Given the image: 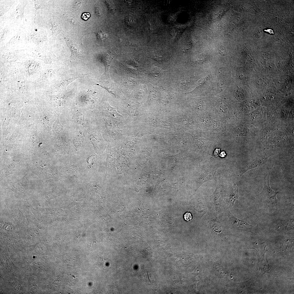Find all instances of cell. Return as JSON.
Listing matches in <instances>:
<instances>
[{"label":"cell","mask_w":294,"mask_h":294,"mask_svg":"<svg viewBox=\"0 0 294 294\" xmlns=\"http://www.w3.org/2000/svg\"><path fill=\"white\" fill-rule=\"evenodd\" d=\"M90 17V15L89 13H84L82 14L81 17L85 20H87Z\"/></svg>","instance_id":"10"},{"label":"cell","mask_w":294,"mask_h":294,"mask_svg":"<svg viewBox=\"0 0 294 294\" xmlns=\"http://www.w3.org/2000/svg\"><path fill=\"white\" fill-rule=\"evenodd\" d=\"M229 212L228 216L231 222L236 228L244 230H248L254 227V226L250 225L245 221L242 220L235 217Z\"/></svg>","instance_id":"3"},{"label":"cell","mask_w":294,"mask_h":294,"mask_svg":"<svg viewBox=\"0 0 294 294\" xmlns=\"http://www.w3.org/2000/svg\"><path fill=\"white\" fill-rule=\"evenodd\" d=\"M238 187L235 184L231 189L230 198V204L233 206L236 200L238 198Z\"/></svg>","instance_id":"5"},{"label":"cell","mask_w":294,"mask_h":294,"mask_svg":"<svg viewBox=\"0 0 294 294\" xmlns=\"http://www.w3.org/2000/svg\"><path fill=\"white\" fill-rule=\"evenodd\" d=\"M97 38L98 39L102 40L103 39L106 38V35L104 33L100 32L98 33L97 34Z\"/></svg>","instance_id":"8"},{"label":"cell","mask_w":294,"mask_h":294,"mask_svg":"<svg viewBox=\"0 0 294 294\" xmlns=\"http://www.w3.org/2000/svg\"><path fill=\"white\" fill-rule=\"evenodd\" d=\"M67 44L70 49L71 52V58H75L80 56L81 54L79 45L72 42L71 39L66 38Z\"/></svg>","instance_id":"4"},{"label":"cell","mask_w":294,"mask_h":294,"mask_svg":"<svg viewBox=\"0 0 294 294\" xmlns=\"http://www.w3.org/2000/svg\"><path fill=\"white\" fill-rule=\"evenodd\" d=\"M192 216L190 213L189 212L186 213L184 215V219L186 220L189 221L192 219Z\"/></svg>","instance_id":"9"},{"label":"cell","mask_w":294,"mask_h":294,"mask_svg":"<svg viewBox=\"0 0 294 294\" xmlns=\"http://www.w3.org/2000/svg\"><path fill=\"white\" fill-rule=\"evenodd\" d=\"M269 156H261L255 159L244 165L241 169V175L248 170L263 165L266 163Z\"/></svg>","instance_id":"2"},{"label":"cell","mask_w":294,"mask_h":294,"mask_svg":"<svg viewBox=\"0 0 294 294\" xmlns=\"http://www.w3.org/2000/svg\"><path fill=\"white\" fill-rule=\"evenodd\" d=\"M52 25V30L53 34L56 35L60 33L62 30L58 23L53 22Z\"/></svg>","instance_id":"6"},{"label":"cell","mask_w":294,"mask_h":294,"mask_svg":"<svg viewBox=\"0 0 294 294\" xmlns=\"http://www.w3.org/2000/svg\"><path fill=\"white\" fill-rule=\"evenodd\" d=\"M220 150L219 149H216V150H215V151L214 153V155H215L216 156H217V154H219V152H220Z\"/></svg>","instance_id":"11"},{"label":"cell","mask_w":294,"mask_h":294,"mask_svg":"<svg viewBox=\"0 0 294 294\" xmlns=\"http://www.w3.org/2000/svg\"><path fill=\"white\" fill-rule=\"evenodd\" d=\"M270 173H267L264 177L263 189L260 194L261 201L264 204L272 207H277L278 204L276 196L278 192H276L271 189L269 183Z\"/></svg>","instance_id":"1"},{"label":"cell","mask_w":294,"mask_h":294,"mask_svg":"<svg viewBox=\"0 0 294 294\" xmlns=\"http://www.w3.org/2000/svg\"><path fill=\"white\" fill-rule=\"evenodd\" d=\"M225 152H222L221 153L220 156L221 157H224L225 156Z\"/></svg>","instance_id":"12"},{"label":"cell","mask_w":294,"mask_h":294,"mask_svg":"<svg viewBox=\"0 0 294 294\" xmlns=\"http://www.w3.org/2000/svg\"><path fill=\"white\" fill-rule=\"evenodd\" d=\"M208 78L206 77H205L202 78L198 82L197 85V87H199V86L203 84L204 83L207 81L208 79Z\"/></svg>","instance_id":"7"}]
</instances>
